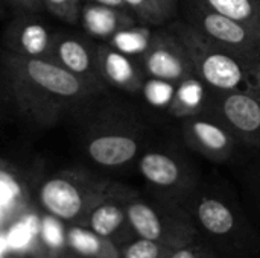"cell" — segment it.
<instances>
[{
	"mask_svg": "<svg viewBox=\"0 0 260 258\" xmlns=\"http://www.w3.org/2000/svg\"><path fill=\"white\" fill-rule=\"evenodd\" d=\"M88 123L85 154L96 166L108 170L137 164L143 151L158 137L148 116L131 105L101 106Z\"/></svg>",
	"mask_w": 260,
	"mask_h": 258,
	"instance_id": "obj_2",
	"label": "cell"
},
{
	"mask_svg": "<svg viewBox=\"0 0 260 258\" xmlns=\"http://www.w3.org/2000/svg\"><path fill=\"white\" fill-rule=\"evenodd\" d=\"M0 113H2V94H0Z\"/></svg>",
	"mask_w": 260,
	"mask_h": 258,
	"instance_id": "obj_32",
	"label": "cell"
},
{
	"mask_svg": "<svg viewBox=\"0 0 260 258\" xmlns=\"http://www.w3.org/2000/svg\"><path fill=\"white\" fill-rule=\"evenodd\" d=\"M5 84L18 109L34 122L52 125L73 108H87L107 93L55 61L5 52Z\"/></svg>",
	"mask_w": 260,
	"mask_h": 258,
	"instance_id": "obj_1",
	"label": "cell"
},
{
	"mask_svg": "<svg viewBox=\"0 0 260 258\" xmlns=\"http://www.w3.org/2000/svg\"><path fill=\"white\" fill-rule=\"evenodd\" d=\"M210 90L197 78H189L180 84H177L174 97L166 109L169 116L177 117L178 122L184 117L200 114L207 109Z\"/></svg>",
	"mask_w": 260,
	"mask_h": 258,
	"instance_id": "obj_17",
	"label": "cell"
},
{
	"mask_svg": "<svg viewBox=\"0 0 260 258\" xmlns=\"http://www.w3.org/2000/svg\"><path fill=\"white\" fill-rule=\"evenodd\" d=\"M250 189L254 199L257 201V207L260 210V167H256L250 176Z\"/></svg>",
	"mask_w": 260,
	"mask_h": 258,
	"instance_id": "obj_28",
	"label": "cell"
},
{
	"mask_svg": "<svg viewBox=\"0 0 260 258\" xmlns=\"http://www.w3.org/2000/svg\"><path fill=\"white\" fill-rule=\"evenodd\" d=\"M163 2H166L168 5H171L172 8H177L178 9V0H163ZM180 11V9H178Z\"/></svg>",
	"mask_w": 260,
	"mask_h": 258,
	"instance_id": "obj_31",
	"label": "cell"
},
{
	"mask_svg": "<svg viewBox=\"0 0 260 258\" xmlns=\"http://www.w3.org/2000/svg\"><path fill=\"white\" fill-rule=\"evenodd\" d=\"M189 152L181 138L160 137L143 151L136 166L151 196L186 207L203 182Z\"/></svg>",
	"mask_w": 260,
	"mask_h": 258,
	"instance_id": "obj_5",
	"label": "cell"
},
{
	"mask_svg": "<svg viewBox=\"0 0 260 258\" xmlns=\"http://www.w3.org/2000/svg\"><path fill=\"white\" fill-rule=\"evenodd\" d=\"M53 61L96 85L107 87L98 65V44H94L90 36L87 38L56 32Z\"/></svg>",
	"mask_w": 260,
	"mask_h": 258,
	"instance_id": "obj_15",
	"label": "cell"
},
{
	"mask_svg": "<svg viewBox=\"0 0 260 258\" xmlns=\"http://www.w3.org/2000/svg\"><path fill=\"white\" fill-rule=\"evenodd\" d=\"M85 2H93V3H98V5H104V6H110V8H117V9L128 11V8L125 6L123 0H85Z\"/></svg>",
	"mask_w": 260,
	"mask_h": 258,
	"instance_id": "obj_29",
	"label": "cell"
},
{
	"mask_svg": "<svg viewBox=\"0 0 260 258\" xmlns=\"http://www.w3.org/2000/svg\"><path fill=\"white\" fill-rule=\"evenodd\" d=\"M56 32L32 15H20L9 23L5 33L6 50L27 58L53 61V44Z\"/></svg>",
	"mask_w": 260,
	"mask_h": 258,
	"instance_id": "obj_13",
	"label": "cell"
},
{
	"mask_svg": "<svg viewBox=\"0 0 260 258\" xmlns=\"http://www.w3.org/2000/svg\"><path fill=\"white\" fill-rule=\"evenodd\" d=\"M139 61L148 79L180 84L195 76L186 49L166 24L155 27L152 41Z\"/></svg>",
	"mask_w": 260,
	"mask_h": 258,
	"instance_id": "obj_11",
	"label": "cell"
},
{
	"mask_svg": "<svg viewBox=\"0 0 260 258\" xmlns=\"http://www.w3.org/2000/svg\"><path fill=\"white\" fill-rule=\"evenodd\" d=\"M207 9L238 20L260 33V0H198Z\"/></svg>",
	"mask_w": 260,
	"mask_h": 258,
	"instance_id": "obj_18",
	"label": "cell"
},
{
	"mask_svg": "<svg viewBox=\"0 0 260 258\" xmlns=\"http://www.w3.org/2000/svg\"><path fill=\"white\" fill-rule=\"evenodd\" d=\"M41 239L43 242L52 248V249H58L64 245V231L61 224L56 220L55 216H47L41 220Z\"/></svg>",
	"mask_w": 260,
	"mask_h": 258,
	"instance_id": "obj_25",
	"label": "cell"
},
{
	"mask_svg": "<svg viewBox=\"0 0 260 258\" xmlns=\"http://www.w3.org/2000/svg\"><path fill=\"white\" fill-rule=\"evenodd\" d=\"M46 11L67 24H79L81 0H43Z\"/></svg>",
	"mask_w": 260,
	"mask_h": 258,
	"instance_id": "obj_22",
	"label": "cell"
},
{
	"mask_svg": "<svg viewBox=\"0 0 260 258\" xmlns=\"http://www.w3.org/2000/svg\"><path fill=\"white\" fill-rule=\"evenodd\" d=\"M6 3L14 5L15 8H18L21 11H26V12H30V14L46 11V6H44L43 0H6Z\"/></svg>",
	"mask_w": 260,
	"mask_h": 258,
	"instance_id": "obj_27",
	"label": "cell"
},
{
	"mask_svg": "<svg viewBox=\"0 0 260 258\" xmlns=\"http://www.w3.org/2000/svg\"><path fill=\"white\" fill-rule=\"evenodd\" d=\"M98 65L105 85L123 93L140 94L148 79L137 58L104 41L98 44Z\"/></svg>",
	"mask_w": 260,
	"mask_h": 258,
	"instance_id": "obj_14",
	"label": "cell"
},
{
	"mask_svg": "<svg viewBox=\"0 0 260 258\" xmlns=\"http://www.w3.org/2000/svg\"><path fill=\"white\" fill-rule=\"evenodd\" d=\"M81 2H82V3H84V2H85V0H81Z\"/></svg>",
	"mask_w": 260,
	"mask_h": 258,
	"instance_id": "obj_33",
	"label": "cell"
},
{
	"mask_svg": "<svg viewBox=\"0 0 260 258\" xmlns=\"http://www.w3.org/2000/svg\"><path fill=\"white\" fill-rule=\"evenodd\" d=\"M178 126L184 146L212 163L225 164L244 149L229 125L209 109L181 119Z\"/></svg>",
	"mask_w": 260,
	"mask_h": 258,
	"instance_id": "obj_8",
	"label": "cell"
},
{
	"mask_svg": "<svg viewBox=\"0 0 260 258\" xmlns=\"http://www.w3.org/2000/svg\"><path fill=\"white\" fill-rule=\"evenodd\" d=\"M18 196H20L18 184L12 179V176L0 170V207L5 210Z\"/></svg>",
	"mask_w": 260,
	"mask_h": 258,
	"instance_id": "obj_26",
	"label": "cell"
},
{
	"mask_svg": "<svg viewBox=\"0 0 260 258\" xmlns=\"http://www.w3.org/2000/svg\"><path fill=\"white\" fill-rule=\"evenodd\" d=\"M9 249V243H8V236L6 234H0V257Z\"/></svg>",
	"mask_w": 260,
	"mask_h": 258,
	"instance_id": "obj_30",
	"label": "cell"
},
{
	"mask_svg": "<svg viewBox=\"0 0 260 258\" xmlns=\"http://www.w3.org/2000/svg\"><path fill=\"white\" fill-rule=\"evenodd\" d=\"M187 52L195 76L212 91L260 88V70L195 30L183 18L166 24Z\"/></svg>",
	"mask_w": 260,
	"mask_h": 258,
	"instance_id": "obj_4",
	"label": "cell"
},
{
	"mask_svg": "<svg viewBox=\"0 0 260 258\" xmlns=\"http://www.w3.org/2000/svg\"><path fill=\"white\" fill-rule=\"evenodd\" d=\"M207 109L224 120L244 149L260 152V88L244 91H212Z\"/></svg>",
	"mask_w": 260,
	"mask_h": 258,
	"instance_id": "obj_9",
	"label": "cell"
},
{
	"mask_svg": "<svg viewBox=\"0 0 260 258\" xmlns=\"http://www.w3.org/2000/svg\"><path fill=\"white\" fill-rule=\"evenodd\" d=\"M155 27L146 26L143 23H136L129 27H125L114 33L107 43L113 46L114 49L140 59V56L146 52L149 47L152 36H154Z\"/></svg>",
	"mask_w": 260,
	"mask_h": 258,
	"instance_id": "obj_19",
	"label": "cell"
},
{
	"mask_svg": "<svg viewBox=\"0 0 260 258\" xmlns=\"http://www.w3.org/2000/svg\"><path fill=\"white\" fill-rule=\"evenodd\" d=\"M181 18L225 50L260 70V33L250 26L207 9L198 0H178Z\"/></svg>",
	"mask_w": 260,
	"mask_h": 258,
	"instance_id": "obj_7",
	"label": "cell"
},
{
	"mask_svg": "<svg viewBox=\"0 0 260 258\" xmlns=\"http://www.w3.org/2000/svg\"><path fill=\"white\" fill-rule=\"evenodd\" d=\"M128 11L143 24L158 27L177 18L180 11L163 0H123Z\"/></svg>",
	"mask_w": 260,
	"mask_h": 258,
	"instance_id": "obj_20",
	"label": "cell"
},
{
	"mask_svg": "<svg viewBox=\"0 0 260 258\" xmlns=\"http://www.w3.org/2000/svg\"><path fill=\"white\" fill-rule=\"evenodd\" d=\"M8 243H9V249L12 251H23L27 249L34 240V237L37 236L34 233V230L27 225V222L23 219L20 222H17L9 231H8Z\"/></svg>",
	"mask_w": 260,
	"mask_h": 258,
	"instance_id": "obj_24",
	"label": "cell"
},
{
	"mask_svg": "<svg viewBox=\"0 0 260 258\" xmlns=\"http://www.w3.org/2000/svg\"><path fill=\"white\" fill-rule=\"evenodd\" d=\"M126 214L137 237L169 248H178L201 239L200 231L184 207L142 196L136 190L126 199Z\"/></svg>",
	"mask_w": 260,
	"mask_h": 258,
	"instance_id": "obj_6",
	"label": "cell"
},
{
	"mask_svg": "<svg viewBox=\"0 0 260 258\" xmlns=\"http://www.w3.org/2000/svg\"><path fill=\"white\" fill-rule=\"evenodd\" d=\"M172 248L165 246L161 243L134 237L129 242L120 246V257L122 258H169Z\"/></svg>",
	"mask_w": 260,
	"mask_h": 258,
	"instance_id": "obj_21",
	"label": "cell"
},
{
	"mask_svg": "<svg viewBox=\"0 0 260 258\" xmlns=\"http://www.w3.org/2000/svg\"><path fill=\"white\" fill-rule=\"evenodd\" d=\"M201 239L221 258H254L260 254V237L238 202L222 189L201 182L184 207Z\"/></svg>",
	"mask_w": 260,
	"mask_h": 258,
	"instance_id": "obj_3",
	"label": "cell"
},
{
	"mask_svg": "<svg viewBox=\"0 0 260 258\" xmlns=\"http://www.w3.org/2000/svg\"><path fill=\"white\" fill-rule=\"evenodd\" d=\"M169 258H221V255L204 239H198L192 243L174 248Z\"/></svg>",
	"mask_w": 260,
	"mask_h": 258,
	"instance_id": "obj_23",
	"label": "cell"
},
{
	"mask_svg": "<svg viewBox=\"0 0 260 258\" xmlns=\"http://www.w3.org/2000/svg\"><path fill=\"white\" fill-rule=\"evenodd\" d=\"M140 23L129 11L84 2L79 12V24L87 35L94 40L107 43L119 30Z\"/></svg>",
	"mask_w": 260,
	"mask_h": 258,
	"instance_id": "obj_16",
	"label": "cell"
},
{
	"mask_svg": "<svg viewBox=\"0 0 260 258\" xmlns=\"http://www.w3.org/2000/svg\"><path fill=\"white\" fill-rule=\"evenodd\" d=\"M131 189L111 184L108 192L88 211V228L119 248L136 237L126 214V199Z\"/></svg>",
	"mask_w": 260,
	"mask_h": 258,
	"instance_id": "obj_12",
	"label": "cell"
},
{
	"mask_svg": "<svg viewBox=\"0 0 260 258\" xmlns=\"http://www.w3.org/2000/svg\"><path fill=\"white\" fill-rule=\"evenodd\" d=\"M3 2H6V0H3Z\"/></svg>",
	"mask_w": 260,
	"mask_h": 258,
	"instance_id": "obj_34",
	"label": "cell"
},
{
	"mask_svg": "<svg viewBox=\"0 0 260 258\" xmlns=\"http://www.w3.org/2000/svg\"><path fill=\"white\" fill-rule=\"evenodd\" d=\"M110 187V182L98 179L76 182L69 178H50L40 189V201L55 217L72 220L90 211Z\"/></svg>",
	"mask_w": 260,
	"mask_h": 258,
	"instance_id": "obj_10",
	"label": "cell"
}]
</instances>
